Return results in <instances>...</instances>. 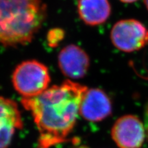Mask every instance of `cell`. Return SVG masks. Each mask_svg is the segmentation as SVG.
I'll return each mask as SVG.
<instances>
[{
	"label": "cell",
	"mask_w": 148,
	"mask_h": 148,
	"mask_svg": "<svg viewBox=\"0 0 148 148\" xmlns=\"http://www.w3.org/2000/svg\"><path fill=\"white\" fill-rule=\"evenodd\" d=\"M86 86L67 79L21 103L34 118L39 132L37 148H51L65 141L75 126Z\"/></svg>",
	"instance_id": "cell-1"
},
{
	"label": "cell",
	"mask_w": 148,
	"mask_h": 148,
	"mask_svg": "<svg viewBox=\"0 0 148 148\" xmlns=\"http://www.w3.org/2000/svg\"><path fill=\"white\" fill-rule=\"evenodd\" d=\"M46 16L42 0H0V44L12 47L30 42Z\"/></svg>",
	"instance_id": "cell-2"
},
{
	"label": "cell",
	"mask_w": 148,
	"mask_h": 148,
	"mask_svg": "<svg viewBox=\"0 0 148 148\" xmlns=\"http://www.w3.org/2000/svg\"><path fill=\"white\" fill-rule=\"evenodd\" d=\"M12 82L14 89L23 98L34 97L47 89L50 75L45 64L36 60H26L15 68Z\"/></svg>",
	"instance_id": "cell-3"
},
{
	"label": "cell",
	"mask_w": 148,
	"mask_h": 148,
	"mask_svg": "<svg viewBox=\"0 0 148 148\" xmlns=\"http://www.w3.org/2000/svg\"><path fill=\"white\" fill-rule=\"evenodd\" d=\"M110 39L119 50L133 52L148 44V29L138 20H121L111 29Z\"/></svg>",
	"instance_id": "cell-4"
},
{
	"label": "cell",
	"mask_w": 148,
	"mask_h": 148,
	"mask_svg": "<svg viewBox=\"0 0 148 148\" xmlns=\"http://www.w3.org/2000/svg\"><path fill=\"white\" fill-rule=\"evenodd\" d=\"M145 125L136 116L127 114L116 120L111 136L119 148H140L145 139Z\"/></svg>",
	"instance_id": "cell-5"
},
{
	"label": "cell",
	"mask_w": 148,
	"mask_h": 148,
	"mask_svg": "<svg viewBox=\"0 0 148 148\" xmlns=\"http://www.w3.org/2000/svg\"><path fill=\"white\" fill-rule=\"evenodd\" d=\"M112 103L107 94L100 88L87 89L79 106V114L86 121H101L112 113Z\"/></svg>",
	"instance_id": "cell-6"
},
{
	"label": "cell",
	"mask_w": 148,
	"mask_h": 148,
	"mask_svg": "<svg viewBox=\"0 0 148 148\" xmlns=\"http://www.w3.org/2000/svg\"><path fill=\"white\" fill-rule=\"evenodd\" d=\"M58 62L62 73L66 77L73 79L82 78L90 66L87 53L73 44L66 46L60 51Z\"/></svg>",
	"instance_id": "cell-7"
},
{
	"label": "cell",
	"mask_w": 148,
	"mask_h": 148,
	"mask_svg": "<svg viewBox=\"0 0 148 148\" xmlns=\"http://www.w3.org/2000/svg\"><path fill=\"white\" fill-rule=\"evenodd\" d=\"M23 127L21 112L15 101L0 97V148H7L16 130Z\"/></svg>",
	"instance_id": "cell-8"
},
{
	"label": "cell",
	"mask_w": 148,
	"mask_h": 148,
	"mask_svg": "<svg viewBox=\"0 0 148 148\" xmlns=\"http://www.w3.org/2000/svg\"><path fill=\"white\" fill-rule=\"evenodd\" d=\"M77 12L81 19L91 26L106 22L111 13L108 0H78Z\"/></svg>",
	"instance_id": "cell-9"
},
{
	"label": "cell",
	"mask_w": 148,
	"mask_h": 148,
	"mask_svg": "<svg viewBox=\"0 0 148 148\" xmlns=\"http://www.w3.org/2000/svg\"><path fill=\"white\" fill-rule=\"evenodd\" d=\"M64 32L60 29H53L49 32L47 40L49 45L56 46L63 38Z\"/></svg>",
	"instance_id": "cell-10"
},
{
	"label": "cell",
	"mask_w": 148,
	"mask_h": 148,
	"mask_svg": "<svg viewBox=\"0 0 148 148\" xmlns=\"http://www.w3.org/2000/svg\"><path fill=\"white\" fill-rule=\"evenodd\" d=\"M145 127L148 136V103L146 106L145 110Z\"/></svg>",
	"instance_id": "cell-11"
},
{
	"label": "cell",
	"mask_w": 148,
	"mask_h": 148,
	"mask_svg": "<svg viewBox=\"0 0 148 148\" xmlns=\"http://www.w3.org/2000/svg\"><path fill=\"white\" fill-rule=\"evenodd\" d=\"M120 1L124 3H133V2H135V1H138V0H120Z\"/></svg>",
	"instance_id": "cell-12"
},
{
	"label": "cell",
	"mask_w": 148,
	"mask_h": 148,
	"mask_svg": "<svg viewBox=\"0 0 148 148\" xmlns=\"http://www.w3.org/2000/svg\"><path fill=\"white\" fill-rule=\"evenodd\" d=\"M144 3H145L146 8L148 10V0H144Z\"/></svg>",
	"instance_id": "cell-13"
}]
</instances>
